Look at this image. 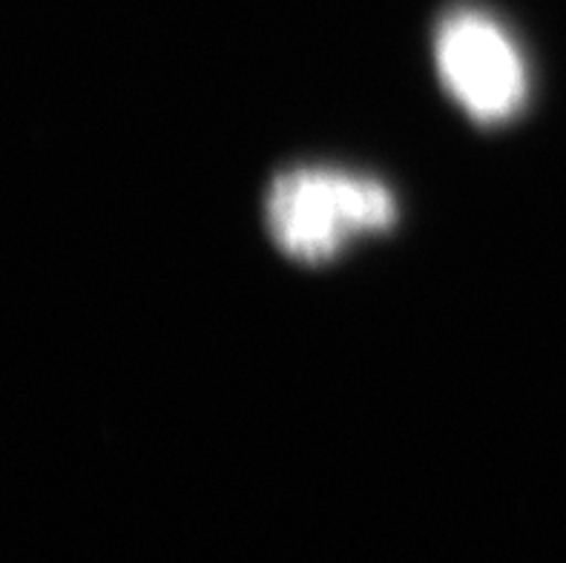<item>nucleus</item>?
<instances>
[{"mask_svg":"<svg viewBox=\"0 0 566 563\" xmlns=\"http://www.w3.org/2000/svg\"><path fill=\"white\" fill-rule=\"evenodd\" d=\"M268 233L296 262L334 259L363 233L395 228L397 201L380 179L337 167H291L265 196Z\"/></svg>","mask_w":566,"mask_h":563,"instance_id":"f257e3e1","label":"nucleus"},{"mask_svg":"<svg viewBox=\"0 0 566 563\" xmlns=\"http://www.w3.org/2000/svg\"><path fill=\"white\" fill-rule=\"evenodd\" d=\"M434 61L446 90L474 122H510L530 98V72L515 38L481 9H452L440 18Z\"/></svg>","mask_w":566,"mask_h":563,"instance_id":"f03ea898","label":"nucleus"}]
</instances>
